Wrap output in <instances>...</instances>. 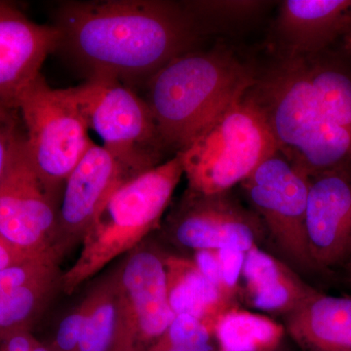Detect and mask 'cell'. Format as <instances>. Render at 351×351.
Instances as JSON below:
<instances>
[{"label": "cell", "instance_id": "6da1fadb", "mask_svg": "<svg viewBox=\"0 0 351 351\" xmlns=\"http://www.w3.org/2000/svg\"><path fill=\"white\" fill-rule=\"evenodd\" d=\"M56 19L57 50L88 80L147 83L204 38L182 1L66 2Z\"/></svg>", "mask_w": 351, "mask_h": 351}, {"label": "cell", "instance_id": "7a4b0ae2", "mask_svg": "<svg viewBox=\"0 0 351 351\" xmlns=\"http://www.w3.org/2000/svg\"><path fill=\"white\" fill-rule=\"evenodd\" d=\"M247 95L295 170L311 180L331 174L351 179V134L321 105L300 58L258 64Z\"/></svg>", "mask_w": 351, "mask_h": 351}, {"label": "cell", "instance_id": "3957f363", "mask_svg": "<svg viewBox=\"0 0 351 351\" xmlns=\"http://www.w3.org/2000/svg\"><path fill=\"white\" fill-rule=\"evenodd\" d=\"M258 63L226 44L175 58L145 83L151 108L166 147L177 154L253 84Z\"/></svg>", "mask_w": 351, "mask_h": 351}, {"label": "cell", "instance_id": "277c9868", "mask_svg": "<svg viewBox=\"0 0 351 351\" xmlns=\"http://www.w3.org/2000/svg\"><path fill=\"white\" fill-rule=\"evenodd\" d=\"M182 176L177 154L113 189L83 234L80 257L62 276L66 294L114 258L137 248L157 228Z\"/></svg>", "mask_w": 351, "mask_h": 351}, {"label": "cell", "instance_id": "5b68a950", "mask_svg": "<svg viewBox=\"0 0 351 351\" xmlns=\"http://www.w3.org/2000/svg\"><path fill=\"white\" fill-rule=\"evenodd\" d=\"M277 152L267 122L246 91L178 154L188 189L216 195L239 186Z\"/></svg>", "mask_w": 351, "mask_h": 351}, {"label": "cell", "instance_id": "8992f818", "mask_svg": "<svg viewBox=\"0 0 351 351\" xmlns=\"http://www.w3.org/2000/svg\"><path fill=\"white\" fill-rule=\"evenodd\" d=\"M69 90L89 129L132 175L162 163L169 151L144 98L115 80H87Z\"/></svg>", "mask_w": 351, "mask_h": 351}, {"label": "cell", "instance_id": "52a82bcc", "mask_svg": "<svg viewBox=\"0 0 351 351\" xmlns=\"http://www.w3.org/2000/svg\"><path fill=\"white\" fill-rule=\"evenodd\" d=\"M27 156L41 181L55 193L94 144L89 127L68 89H54L40 75L17 105Z\"/></svg>", "mask_w": 351, "mask_h": 351}, {"label": "cell", "instance_id": "ba28073f", "mask_svg": "<svg viewBox=\"0 0 351 351\" xmlns=\"http://www.w3.org/2000/svg\"><path fill=\"white\" fill-rule=\"evenodd\" d=\"M311 179L277 152L239 184L249 207L262 219L267 239L292 269L318 274L309 255L306 209Z\"/></svg>", "mask_w": 351, "mask_h": 351}, {"label": "cell", "instance_id": "9c48e42d", "mask_svg": "<svg viewBox=\"0 0 351 351\" xmlns=\"http://www.w3.org/2000/svg\"><path fill=\"white\" fill-rule=\"evenodd\" d=\"M173 242L189 250L247 253L267 239L262 219L232 191L203 195L186 189L166 221Z\"/></svg>", "mask_w": 351, "mask_h": 351}, {"label": "cell", "instance_id": "30bf717a", "mask_svg": "<svg viewBox=\"0 0 351 351\" xmlns=\"http://www.w3.org/2000/svg\"><path fill=\"white\" fill-rule=\"evenodd\" d=\"M54 193L21 147L0 182V237L31 257H58Z\"/></svg>", "mask_w": 351, "mask_h": 351}, {"label": "cell", "instance_id": "8fae6325", "mask_svg": "<svg viewBox=\"0 0 351 351\" xmlns=\"http://www.w3.org/2000/svg\"><path fill=\"white\" fill-rule=\"evenodd\" d=\"M351 0H284L267 38L270 57L294 59L317 54L343 38Z\"/></svg>", "mask_w": 351, "mask_h": 351}, {"label": "cell", "instance_id": "7c38bea8", "mask_svg": "<svg viewBox=\"0 0 351 351\" xmlns=\"http://www.w3.org/2000/svg\"><path fill=\"white\" fill-rule=\"evenodd\" d=\"M165 255L152 247L134 249L115 279L121 302V329L125 325L144 341H158L175 314L167 294Z\"/></svg>", "mask_w": 351, "mask_h": 351}, {"label": "cell", "instance_id": "4fadbf2b", "mask_svg": "<svg viewBox=\"0 0 351 351\" xmlns=\"http://www.w3.org/2000/svg\"><path fill=\"white\" fill-rule=\"evenodd\" d=\"M309 255L318 274L330 276L351 258V179L323 175L311 180L306 209Z\"/></svg>", "mask_w": 351, "mask_h": 351}, {"label": "cell", "instance_id": "5bb4252c", "mask_svg": "<svg viewBox=\"0 0 351 351\" xmlns=\"http://www.w3.org/2000/svg\"><path fill=\"white\" fill-rule=\"evenodd\" d=\"M58 43L55 25L38 24L0 2V105L18 110L20 97L41 75V66Z\"/></svg>", "mask_w": 351, "mask_h": 351}, {"label": "cell", "instance_id": "9a60e30c", "mask_svg": "<svg viewBox=\"0 0 351 351\" xmlns=\"http://www.w3.org/2000/svg\"><path fill=\"white\" fill-rule=\"evenodd\" d=\"M135 177L103 145L93 144L64 182L58 212V254L71 239H82L106 198L121 182Z\"/></svg>", "mask_w": 351, "mask_h": 351}, {"label": "cell", "instance_id": "2e32d148", "mask_svg": "<svg viewBox=\"0 0 351 351\" xmlns=\"http://www.w3.org/2000/svg\"><path fill=\"white\" fill-rule=\"evenodd\" d=\"M317 292L287 263L256 246L245 254L241 301L274 315H288Z\"/></svg>", "mask_w": 351, "mask_h": 351}, {"label": "cell", "instance_id": "e0dca14e", "mask_svg": "<svg viewBox=\"0 0 351 351\" xmlns=\"http://www.w3.org/2000/svg\"><path fill=\"white\" fill-rule=\"evenodd\" d=\"M56 258H29L0 271V339L27 331L54 286Z\"/></svg>", "mask_w": 351, "mask_h": 351}, {"label": "cell", "instance_id": "ac0fdd59", "mask_svg": "<svg viewBox=\"0 0 351 351\" xmlns=\"http://www.w3.org/2000/svg\"><path fill=\"white\" fill-rule=\"evenodd\" d=\"M284 320L302 351H351V295L317 291Z\"/></svg>", "mask_w": 351, "mask_h": 351}, {"label": "cell", "instance_id": "d6986e66", "mask_svg": "<svg viewBox=\"0 0 351 351\" xmlns=\"http://www.w3.org/2000/svg\"><path fill=\"white\" fill-rule=\"evenodd\" d=\"M165 267L168 301L175 315L189 314L216 325L223 314L237 307L223 299L193 260L166 256Z\"/></svg>", "mask_w": 351, "mask_h": 351}, {"label": "cell", "instance_id": "ffe728a7", "mask_svg": "<svg viewBox=\"0 0 351 351\" xmlns=\"http://www.w3.org/2000/svg\"><path fill=\"white\" fill-rule=\"evenodd\" d=\"M300 59L321 105L339 127L351 134V56L341 40Z\"/></svg>", "mask_w": 351, "mask_h": 351}, {"label": "cell", "instance_id": "44dd1931", "mask_svg": "<svg viewBox=\"0 0 351 351\" xmlns=\"http://www.w3.org/2000/svg\"><path fill=\"white\" fill-rule=\"evenodd\" d=\"M285 332L272 318L237 306L219 318L214 337L219 350L276 351Z\"/></svg>", "mask_w": 351, "mask_h": 351}, {"label": "cell", "instance_id": "7402d4cb", "mask_svg": "<svg viewBox=\"0 0 351 351\" xmlns=\"http://www.w3.org/2000/svg\"><path fill=\"white\" fill-rule=\"evenodd\" d=\"M201 36H235L257 24L276 1L196 0L182 1Z\"/></svg>", "mask_w": 351, "mask_h": 351}, {"label": "cell", "instance_id": "603a6c76", "mask_svg": "<svg viewBox=\"0 0 351 351\" xmlns=\"http://www.w3.org/2000/svg\"><path fill=\"white\" fill-rule=\"evenodd\" d=\"M86 313L77 351H108L121 330V302L117 280L95 289L86 299Z\"/></svg>", "mask_w": 351, "mask_h": 351}, {"label": "cell", "instance_id": "cb8c5ba5", "mask_svg": "<svg viewBox=\"0 0 351 351\" xmlns=\"http://www.w3.org/2000/svg\"><path fill=\"white\" fill-rule=\"evenodd\" d=\"M215 325L189 314H178L165 334L158 339L154 351L171 346H197L212 343Z\"/></svg>", "mask_w": 351, "mask_h": 351}, {"label": "cell", "instance_id": "d4e9b609", "mask_svg": "<svg viewBox=\"0 0 351 351\" xmlns=\"http://www.w3.org/2000/svg\"><path fill=\"white\" fill-rule=\"evenodd\" d=\"M25 143V130L16 108L0 105V182Z\"/></svg>", "mask_w": 351, "mask_h": 351}, {"label": "cell", "instance_id": "484cf974", "mask_svg": "<svg viewBox=\"0 0 351 351\" xmlns=\"http://www.w3.org/2000/svg\"><path fill=\"white\" fill-rule=\"evenodd\" d=\"M86 313L84 302L73 309L60 323L56 335V345L61 351L78 350L80 337Z\"/></svg>", "mask_w": 351, "mask_h": 351}, {"label": "cell", "instance_id": "4316f807", "mask_svg": "<svg viewBox=\"0 0 351 351\" xmlns=\"http://www.w3.org/2000/svg\"><path fill=\"white\" fill-rule=\"evenodd\" d=\"M193 261L196 267L202 272L203 276L206 277L208 280L218 289L219 294L223 295V299L228 304H232V306H239L230 301L226 295L225 285H223V278H221V265H219L217 250L195 251V258Z\"/></svg>", "mask_w": 351, "mask_h": 351}, {"label": "cell", "instance_id": "83f0119b", "mask_svg": "<svg viewBox=\"0 0 351 351\" xmlns=\"http://www.w3.org/2000/svg\"><path fill=\"white\" fill-rule=\"evenodd\" d=\"M34 258L38 257L27 256L0 237V271Z\"/></svg>", "mask_w": 351, "mask_h": 351}, {"label": "cell", "instance_id": "f1b7e54d", "mask_svg": "<svg viewBox=\"0 0 351 351\" xmlns=\"http://www.w3.org/2000/svg\"><path fill=\"white\" fill-rule=\"evenodd\" d=\"M159 351H216L213 343H205V345L197 346H171Z\"/></svg>", "mask_w": 351, "mask_h": 351}, {"label": "cell", "instance_id": "f546056e", "mask_svg": "<svg viewBox=\"0 0 351 351\" xmlns=\"http://www.w3.org/2000/svg\"><path fill=\"white\" fill-rule=\"evenodd\" d=\"M341 43H343V47L350 53L351 56V19L350 24L346 27L345 34H343V38H341Z\"/></svg>", "mask_w": 351, "mask_h": 351}, {"label": "cell", "instance_id": "4dcf8cb0", "mask_svg": "<svg viewBox=\"0 0 351 351\" xmlns=\"http://www.w3.org/2000/svg\"><path fill=\"white\" fill-rule=\"evenodd\" d=\"M341 271L345 274L346 282L348 284V288H350L351 291V258L348 261V263H346L345 267L341 269Z\"/></svg>", "mask_w": 351, "mask_h": 351}]
</instances>
